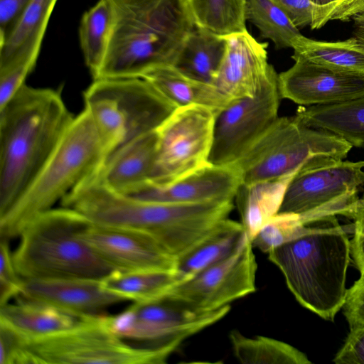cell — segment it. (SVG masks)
Returning <instances> with one entry per match:
<instances>
[{"mask_svg": "<svg viewBox=\"0 0 364 364\" xmlns=\"http://www.w3.org/2000/svg\"><path fill=\"white\" fill-rule=\"evenodd\" d=\"M57 1L33 0L0 41V74H29L33 70Z\"/></svg>", "mask_w": 364, "mask_h": 364, "instance_id": "d6986e66", "label": "cell"}, {"mask_svg": "<svg viewBox=\"0 0 364 364\" xmlns=\"http://www.w3.org/2000/svg\"><path fill=\"white\" fill-rule=\"evenodd\" d=\"M230 310L229 305L212 311H197L161 299L134 302L118 314L105 315V320L109 329L122 339L177 350L184 341L218 322Z\"/></svg>", "mask_w": 364, "mask_h": 364, "instance_id": "30bf717a", "label": "cell"}, {"mask_svg": "<svg viewBox=\"0 0 364 364\" xmlns=\"http://www.w3.org/2000/svg\"><path fill=\"white\" fill-rule=\"evenodd\" d=\"M363 167L364 161L332 157L309 161L290 181L279 213L297 215L305 223L338 215L350 218L358 187L364 184Z\"/></svg>", "mask_w": 364, "mask_h": 364, "instance_id": "9c48e42d", "label": "cell"}, {"mask_svg": "<svg viewBox=\"0 0 364 364\" xmlns=\"http://www.w3.org/2000/svg\"><path fill=\"white\" fill-rule=\"evenodd\" d=\"M350 218L353 220L351 255L360 274H364V194L355 201Z\"/></svg>", "mask_w": 364, "mask_h": 364, "instance_id": "8d00e7d4", "label": "cell"}, {"mask_svg": "<svg viewBox=\"0 0 364 364\" xmlns=\"http://www.w3.org/2000/svg\"><path fill=\"white\" fill-rule=\"evenodd\" d=\"M81 236L116 270L176 272L178 260L144 233L91 223Z\"/></svg>", "mask_w": 364, "mask_h": 364, "instance_id": "9a60e30c", "label": "cell"}, {"mask_svg": "<svg viewBox=\"0 0 364 364\" xmlns=\"http://www.w3.org/2000/svg\"><path fill=\"white\" fill-rule=\"evenodd\" d=\"M245 234L240 222L229 218L224 220L210 237L178 259L175 272L179 283L225 259L236 249Z\"/></svg>", "mask_w": 364, "mask_h": 364, "instance_id": "484cf974", "label": "cell"}, {"mask_svg": "<svg viewBox=\"0 0 364 364\" xmlns=\"http://www.w3.org/2000/svg\"><path fill=\"white\" fill-rule=\"evenodd\" d=\"M33 0H0V41L4 40Z\"/></svg>", "mask_w": 364, "mask_h": 364, "instance_id": "f35d334b", "label": "cell"}, {"mask_svg": "<svg viewBox=\"0 0 364 364\" xmlns=\"http://www.w3.org/2000/svg\"><path fill=\"white\" fill-rule=\"evenodd\" d=\"M28 341L0 325V364H29Z\"/></svg>", "mask_w": 364, "mask_h": 364, "instance_id": "e575fe53", "label": "cell"}, {"mask_svg": "<svg viewBox=\"0 0 364 364\" xmlns=\"http://www.w3.org/2000/svg\"><path fill=\"white\" fill-rule=\"evenodd\" d=\"M267 255L299 304L334 320L345 302L351 255L350 240L336 216L309 221L294 239Z\"/></svg>", "mask_w": 364, "mask_h": 364, "instance_id": "3957f363", "label": "cell"}, {"mask_svg": "<svg viewBox=\"0 0 364 364\" xmlns=\"http://www.w3.org/2000/svg\"><path fill=\"white\" fill-rule=\"evenodd\" d=\"M290 20L298 28L311 26L315 4L311 0H277Z\"/></svg>", "mask_w": 364, "mask_h": 364, "instance_id": "ab89813d", "label": "cell"}, {"mask_svg": "<svg viewBox=\"0 0 364 364\" xmlns=\"http://www.w3.org/2000/svg\"><path fill=\"white\" fill-rule=\"evenodd\" d=\"M294 174L240 186L235 199L240 223L251 240L279 213L287 188Z\"/></svg>", "mask_w": 364, "mask_h": 364, "instance_id": "603a6c76", "label": "cell"}, {"mask_svg": "<svg viewBox=\"0 0 364 364\" xmlns=\"http://www.w3.org/2000/svg\"><path fill=\"white\" fill-rule=\"evenodd\" d=\"M112 0H99L82 16L79 38L85 62L93 79L102 65L114 23Z\"/></svg>", "mask_w": 364, "mask_h": 364, "instance_id": "83f0119b", "label": "cell"}, {"mask_svg": "<svg viewBox=\"0 0 364 364\" xmlns=\"http://www.w3.org/2000/svg\"><path fill=\"white\" fill-rule=\"evenodd\" d=\"M178 283L176 272L168 271L114 270L101 280L104 289L134 302L164 299Z\"/></svg>", "mask_w": 364, "mask_h": 364, "instance_id": "f1b7e54d", "label": "cell"}, {"mask_svg": "<svg viewBox=\"0 0 364 364\" xmlns=\"http://www.w3.org/2000/svg\"><path fill=\"white\" fill-rule=\"evenodd\" d=\"M278 75L281 98L301 106L331 105L364 97V75L334 70L303 59Z\"/></svg>", "mask_w": 364, "mask_h": 364, "instance_id": "5bb4252c", "label": "cell"}, {"mask_svg": "<svg viewBox=\"0 0 364 364\" xmlns=\"http://www.w3.org/2000/svg\"><path fill=\"white\" fill-rule=\"evenodd\" d=\"M111 152L84 109L23 195L0 216V239L18 237L38 215L100 173Z\"/></svg>", "mask_w": 364, "mask_h": 364, "instance_id": "277c9868", "label": "cell"}, {"mask_svg": "<svg viewBox=\"0 0 364 364\" xmlns=\"http://www.w3.org/2000/svg\"><path fill=\"white\" fill-rule=\"evenodd\" d=\"M232 350L242 364H309L301 351L284 341L264 336H247L238 330L229 334Z\"/></svg>", "mask_w": 364, "mask_h": 364, "instance_id": "f546056e", "label": "cell"}, {"mask_svg": "<svg viewBox=\"0 0 364 364\" xmlns=\"http://www.w3.org/2000/svg\"><path fill=\"white\" fill-rule=\"evenodd\" d=\"M112 2V33L95 79L141 77L156 67L173 65L186 38L196 26L188 1Z\"/></svg>", "mask_w": 364, "mask_h": 364, "instance_id": "7a4b0ae2", "label": "cell"}, {"mask_svg": "<svg viewBox=\"0 0 364 364\" xmlns=\"http://www.w3.org/2000/svg\"><path fill=\"white\" fill-rule=\"evenodd\" d=\"M304 224L297 215L279 213L270 218L252 238V247L268 254L294 239Z\"/></svg>", "mask_w": 364, "mask_h": 364, "instance_id": "d6a6232c", "label": "cell"}, {"mask_svg": "<svg viewBox=\"0 0 364 364\" xmlns=\"http://www.w3.org/2000/svg\"><path fill=\"white\" fill-rule=\"evenodd\" d=\"M226 51L213 85L230 100L254 97L275 72L268 63V43L247 31L225 36Z\"/></svg>", "mask_w": 364, "mask_h": 364, "instance_id": "2e32d148", "label": "cell"}, {"mask_svg": "<svg viewBox=\"0 0 364 364\" xmlns=\"http://www.w3.org/2000/svg\"><path fill=\"white\" fill-rule=\"evenodd\" d=\"M294 59H303L334 70L364 75V43L355 36L346 41L327 42L303 35L292 43Z\"/></svg>", "mask_w": 364, "mask_h": 364, "instance_id": "4316f807", "label": "cell"}, {"mask_svg": "<svg viewBox=\"0 0 364 364\" xmlns=\"http://www.w3.org/2000/svg\"><path fill=\"white\" fill-rule=\"evenodd\" d=\"M354 36L364 43V21H354Z\"/></svg>", "mask_w": 364, "mask_h": 364, "instance_id": "60d3db41", "label": "cell"}, {"mask_svg": "<svg viewBox=\"0 0 364 364\" xmlns=\"http://www.w3.org/2000/svg\"><path fill=\"white\" fill-rule=\"evenodd\" d=\"M30 364H163L171 347H133L108 327L105 315L86 317L64 333L28 342Z\"/></svg>", "mask_w": 364, "mask_h": 364, "instance_id": "ba28073f", "label": "cell"}, {"mask_svg": "<svg viewBox=\"0 0 364 364\" xmlns=\"http://www.w3.org/2000/svg\"><path fill=\"white\" fill-rule=\"evenodd\" d=\"M353 21H364V12L360 14H358L356 16H355L354 17H353L352 18Z\"/></svg>", "mask_w": 364, "mask_h": 364, "instance_id": "7bdbcfd3", "label": "cell"}, {"mask_svg": "<svg viewBox=\"0 0 364 364\" xmlns=\"http://www.w3.org/2000/svg\"><path fill=\"white\" fill-rule=\"evenodd\" d=\"M18 296L82 318L104 315L109 306L127 301L104 289L101 280L87 279H23Z\"/></svg>", "mask_w": 364, "mask_h": 364, "instance_id": "ac0fdd59", "label": "cell"}, {"mask_svg": "<svg viewBox=\"0 0 364 364\" xmlns=\"http://www.w3.org/2000/svg\"><path fill=\"white\" fill-rule=\"evenodd\" d=\"M242 184L234 164L210 163L173 183L158 186L147 183L130 194L140 200L177 204H196L233 200Z\"/></svg>", "mask_w": 364, "mask_h": 364, "instance_id": "e0dca14e", "label": "cell"}, {"mask_svg": "<svg viewBox=\"0 0 364 364\" xmlns=\"http://www.w3.org/2000/svg\"><path fill=\"white\" fill-rule=\"evenodd\" d=\"M141 77L152 85L176 107L199 105L218 112L230 101L213 84L191 78L173 65L156 67Z\"/></svg>", "mask_w": 364, "mask_h": 364, "instance_id": "7402d4cb", "label": "cell"}, {"mask_svg": "<svg viewBox=\"0 0 364 364\" xmlns=\"http://www.w3.org/2000/svg\"><path fill=\"white\" fill-rule=\"evenodd\" d=\"M296 116L307 126L338 135L353 146L364 145V97L336 104L300 106Z\"/></svg>", "mask_w": 364, "mask_h": 364, "instance_id": "cb8c5ba5", "label": "cell"}, {"mask_svg": "<svg viewBox=\"0 0 364 364\" xmlns=\"http://www.w3.org/2000/svg\"><path fill=\"white\" fill-rule=\"evenodd\" d=\"M274 72L254 97L230 100L215 116L210 164L236 162L278 117L281 98Z\"/></svg>", "mask_w": 364, "mask_h": 364, "instance_id": "7c38bea8", "label": "cell"}, {"mask_svg": "<svg viewBox=\"0 0 364 364\" xmlns=\"http://www.w3.org/2000/svg\"><path fill=\"white\" fill-rule=\"evenodd\" d=\"M353 146L328 131L314 128L294 117H277L234 164L242 183L296 173L316 157L344 159Z\"/></svg>", "mask_w": 364, "mask_h": 364, "instance_id": "52a82bcc", "label": "cell"}, {"mask_svg": "<svg viewBox=\"0 0 364 364\" xmlns=\"http://www.w3.org/2000/svg\"><path fill=\"white\" fill-rule=\"evenodd\" d=\"M196 26L226 36L247 31V0H188Z\"/></svg>", "mask_w": 364, "mask_h": 364, "instance_id": "4dcf8cb0", "label": "cell"}, {"mask_svg": "<svg viewBox=\"0 0 364 364\" xmlns=\"http://www.w3.org/2000/svg\"><path fill=\"white\" fill-rule=\"evenodd\" d=\"M333 361L336 364H364V326L350 329Z\"/></svg>", "mask_w": 364, "mask_h": 364, "instance_id": "74e56055", "label": "cell"}, {"mask_svg": "<svg viewBox=\"0 0 364 364\" xmlns=\"http://www.w3.org/2000/svg\"><path fill=\"white\" fill-rule=\"evenodd\" d=\"M74 117L60 92L26 84L0 107V216L34 181Z\"/></svg>", "mask_w": 364, "mask_h": 364, "instance_id": "6da1fadb", "label": "cell"}, {"mask_svg": "<svg viewBox=\"0 0 364 364\" xmlns=\"http://www.w3.org/2000/svg\"><path fill=\"white\" fill-rule=\"evenodd\" d=\"M84 102L111 154L157 130L177 108L141 77L95 79Z\"/></svg>", "mask_w": 364, "mask_h": 364, "instance_id": "8992f818", "label": "cell"}, {"mask_svg": "<svg viewBox=\"0 0 364 364\" xmlns=\"http://www.w3.org/2000/svg\"><path fill=\"white\" fill-rule=\"evenodd\" d=\"M23 283L13 262L9 240L0 239V306L20 295Z\"/></svg>", "mask_w": 364, "mask_h": 364, "instance_id": "836d02e7", "label": "cell"}, {"mask_svg": "<svg viewBox=\"0 0 364 364\" xmlns=\"http://www.w3.org/2000/svg\"><path fill=\"white\" fill-rule=\"evenodd\" d=\"M245 18L257 28L262 38L271 40L277 50L291 48L301 35L277 0H247Z\"/></svg>", "mask_w": 364, "mask_h": 364, "instance_id": "1f68e13d", "label": "cell"}, {"mask_svg": "<svg viewBox=\"0 0 364 364\" xmlns=\"http://www.w3.org/2000/svg\"><path fill=\"white\" fill-rule=\"evenodd\" d=\"M247 233L225 259L173 287L168 299L197 311H212L256 291L257 263Z\"/></svg>", "mask_w": 364, "mask_h": 364, "instance_id": "4fadbf2b", "label": "cell"}, {"mask_svg": "<svg viewBox=\"0 0 364 364\" xmlns=\"http://www.w3.org/2000/svg\"><path fill=\"white\" fill-rule=\"evenodd\" d=\"M91 223L62 206L33 219L22 230L12 252L23 279H87L102 280L114 269L82 238Z\"/></svg>", "mask_w": 364, "mask_h": 364, "instance_id": "5b68a950", "label": "cell"}, {"mask_svg": "<svg viewBox=\"0 0 364 364\" xmlns=\"http://www.w3.org/2000/svg\"><path fill=\"white\" fill-rule=\"evenodd\" d=\"M157 149L156 130L133 139L108 156L98 177L108 188L130 194L154 181Z\"/></svg>", "mask_w": 364, "mask_h": 364, "instance_id": "ffe728a7", "label": "cell"}, {"mask_svg": "<svg viewBox=\"0 0 364 364\" xmlns=\"http://www.w3.org/2000/svg\"><path fill=\"white\" fill-rule=\"evenodd\" d=\"M316 6H323L334 3L339 0H311Z\"/></svg>", "mask_w": 364, "mask_h": 364, "instance_id": "b9f144b4", "label": "cell"}, {"mask_svg": "<svg viewBox=\"0 0 364 364\" xmlns=\"http://www.w3.org/2000/svg\"><path fill=\"white\" fill-rule=\"evenodd\" d=\"M226 48L225 36L196 26L186 38L173 66L191 78L213 84Z\"/></svg>", "mask_w": 364, "mask_h": 364, "instance_id": "d4e9b609", "label": "cell"}, {"mask_svg": "<svg viewBox=\"0 0 364 364\" xmlns=\"http://www.w3.org/2000/svg\"><path fill=\"white\" fill-rule=\"evenodd\" d=\"M216 114L199 105L175 109L156 130V171L150 183H173L209 164Z\"/></svg>", "mask_w": 364, "mask_h": 364, "instance_id": "8fae6325", "label": "cell"}, {"mask_svg": "<svg viewBox=\"0 0 364 364\" xmlns=\"http://www.w3.org/2000/svg\"><path fill=\"white\" fill-rule=\"evenodd\" d=\"M342 309L350 329L364 326V274L348 289Z\"/></svg>", "mask_w": 364, "mask_h": 364, "instance_id": "d590c367", "label": "cell"}, {"mask_svg": "<svg viewBox=\"0 0 364 364\" xmlns=\"http://www.w3.org/2000/svg\"><path fill=\"white\" fill-rule=\"evenodd\" d=\"M16 299L15 303L0 306V325L12 330L28 342L68 331L84 318L21 296Z\"/></svg>", "mask_w": 364, "mask_h": 364, "instance_id": "44dd1931", "label": "cell"}]
</instances>
